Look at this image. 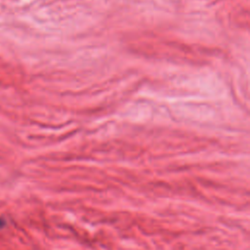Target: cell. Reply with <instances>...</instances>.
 <instances>
[{"mask_svg": "<svg viewBox=\"0 0 250 250\" xmlns=\"http://www.w3.org/2000/svg\"><path fill=\"white\" fill-rule=\"evenodd\" d=\"M5 226V220L0 218V229H2Z\"/></svg>", "mask_w": 250, "mask_h": 250, "instance_id": "cell-1", "label": "cell"}]
</instances>
